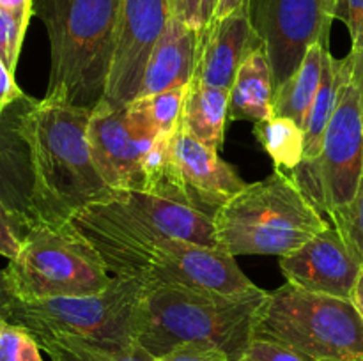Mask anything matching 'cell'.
<instances>
[{"mask_svg":"<svg viewBox=\"0 0 363 361\" xmlns=\"http://www.w3.org/2000/svg\"><path fill=\"white\" fill-rule=\"evenodd\" d=\"M69 222L101 255L112 276L138 280L144 285H184L229 296H252L264 290L247 278L233 255L222 250L151 236L91 205Z\"/></svg>","mask_w":363,"mask_h":361,"instance_id":"1","label":"cell"},{"mask_svg":"<svg viewBox=\"0 0 363 361\" xmlns=\"http://www.w3.org/2000/svg\"><path fill=\"white\" fill-rule=\"evenodd\" d=\"M91 113L60 99L28 96L25 103L20 127L30 151L39 222H69L78 211L113 193L92 159Z\"/></svg>","mask_w":363,"mask_h":361,"instance_id":"2","label":"cell"},{"mask_svg":"<svg viewBox=\"0 0 363 361\" xmlns=\"http://www.w3.org/2000/svg\"><path fill=\"white\" fill-rule=\"evenodd\" d=\"M268 290L229 296L184 285H145L137 310L135 340L155 357L183 343L218 347L230 361L254 340Z\"/></svg>","mask_w":363,"mask_h":361,"instance_id":"3","label":"cell"},{"mask_svg":"<svg viewBox=\"0 0 363 361\" xmlns=\"http://www.w3.org/2000/svg\"><path fill=\"white\" fill-rule=\"evenodd\" d=\"M121 0H34L50 41L45 98L94 110L105 98Z\"/></svg>","mask_w":363,"mask_h":361,"instance_id":"4","label":"cell"},{"mask_svg":"<svg viewBox=\"0 0 363 361\" xmlns=\"http://www.w3.org/2000/svg\"><path fill=\"white\" fill-rule=\"evenodd\" d=\"M216 237L225 253L289 255L332 223L308 200L291 173L247 184L213 214Z\"/></svg>","mask_w":363,"mask_h":361,"instance_id":"5","label":"cell"},{"mask_svg":"<svg viewBox=\"0 0 363 361\" xmlns=\"http://www.w3.org/2000/svg\"><path fill=\"white\" fill-rule=\"evenodd\" d=\"M254 336L282 343L305 361H363V319L351 299L289 282L268 290Z\"/></svg>","mask_w":363,"mask_h":361,"instance_id":"6","label":"cell"},{"mask_svg":"<svg viewBox=\"0 0 363 361\" xmlns=\"http://www.w3.org/2000/svg\"><path fill=\"white\" fill-rule=\"evenodd\" d=\"M18 299L82 297L112 283L101 255L71 222H41L21 239L20 251L6 268Z\"/></svg>","mask_w":363,"mask_h":361,"instance_id":"7","label":"cell"},{"mask_svg":"<svg viewBox=\"0 0 363 361\" xmlns=\"http://www.w3.org/2000/svg\"><path fill=\"white\" fill-rule=\"evenodd\" d=\"M144 287L138 280L113 276L108 289L92 296L16 299L9 322L35 340L69 336L124 349L137 343L135 324Z\"/></svg>","mask_w":363,"mask_h":361,"instance_id":"8","label":"cell"},{"mask_svg":"<svg viewBox=\"0 0 363 361\" xmlns=\"http://www.w3.org/2000/svg\"><path fill=\"white\" fill-rule=\"evenodd\" d=\"M363 173V112L353 80L342 85L335 112L325 131L321 154L301 163L291 176L325 218L346 207L357 195Z\"/></svg>","mask_w":363,"mask_h":361,"instance_id":"9","label":"cell"},{"mask_svg":"<svg viewBox=\"0 0 363 361\" xmlns=\"http://www.w3.org/2000/svg\"><path fill=\"white\" fill-rule=\"evenodd\" d=\"M335 0H248L252 27L266 48L275 92L315 42H328Z\"/></svg>","mask_w":363,"mask_h":361,"instance_id":"10","label":"cell"},{"mask_svg":"<svg viewBox=\"0 0 363 361\" xmlns=\"http://www.w3.org/2000/svg\"><path fill=\"white\" fill-rule=\"evenodd\" d=\"M247 186L218 151L177 127L170 137L163 193L167 198L215 214L220 205Z\"/></svg>","mask_w":363,"mask_h":361,"instance_id":"11","label":"cell"},{"mask_svg":"<svg viewBox=\"0 0 363 361\" xmlns=\"http://www.w3.org/2000/svg\"><path fill=\"white\" fill-rule=\"evenodd\" d=\"M170 18L169 0H121L116 48L101 101L126 106L137 98L151 50Z\"/></svg>","mask_w":363,"mask_h":361,"instance_id":"12","label":"cell"},{"mask_svg":"<svg viewBox=\"0 0 363 361\" xmlns=\"http://www.w3.org/2000/svg\"><path fill=\"white\" fill-rule=\"evenodd\" d=\"M91 207L151 236L172 237L222 250L213 216L183 202L145 191H113L105 200L91 204Z\"/></svg>","mask_w":363,"mask_h":361,"instance_id":"13","label":"cell"},{"mask_svg":"<svg viewBox=\"0 0 363 361\" xmlns=\"http://www.w3.org/2000/svg\"><path fill=\"white\" fill-rule=\"evenodd\" d=\"M156 138L135 133L126 106L99 101L89 120L92 159L113 191H145V159Z\"/></svg>","mask_w":363,"mask_h":361,"instance_id":"14","label":"cell"},{"mask_svg":"<svg viewBox=\"0 0 363 361\" xmlns=\"http://www.w3.org/2000/svg\"><path fill=\"white\" fill-rule=\"evenodd\" d=\"M363 262L333 225L296 251L280 257V269L289 283L315 294L350 299Z\"/></svg>","mask_w":363,"mask_h":361,"instance_id":"15","label":"cell"},{"mask_svg":"<svg viewBox=\"0 0 363 361\" xmlns=\"http://www.w3.org/2000/svg\"><path fill=\"white\" fill-rule=\"evenodd\" d=\"M28 96L11 105L0 117V204L21 236L39 222L34 204V172L30 151L20 127Z\"/></svg>","mask_w":363,"mask_h":361,"instance_id":"16","label":"cell"},{"mask_svg":"<svg viewBox=\"0 0 363 361\" xmlns=\"http://www.w3.org/2000/svg\"><path fill=\"white\" fill-rule=\"evenodd\" d=\"M259 45L247 0L229 16L213 18L199 30L194 80L229 91L241 62Z\"/></svg>","mask_w":363,"mask_h":361,"instance_id":"17","label":"cell"},{"mask_svg":"<svg viewBox=\"0 0 363 361\" xmlns=\"http://www.w3.org/2000/svg\"><path fill=\"white\" fill-rule=\"evenodd\" d=\"M199 30L201 28L190 27L177 18H170L155 48L151 50L137 98L184 87L194 80Z\"/></svg>","mask_w":363,"mask_h":361,"instance_id":"18","label":"cell"},{"mask_svg":"<svg viewBox=\"0 0 363 361\" xmlns=\"http://www.w3.org/2000/svg\"><path fill=\"white\" fill-rule=\"evenodd\" d=\"M273 73L264 45L252 50L241 62L229 88V120H261L273 117Z\"/></svg>","mask_w":363,"mask_h":361,"instance_id":"19","label":"cell"},{"mask_svg":"<svg viewBox=\"0 0 363 361\" xmlns=\"http://www.w3.org/2000/svg\"><path fill=\"white\" fill-rule=\"evenodd\" d=\"M229 91L191 80L186 88L179 127L208 147L220 151L229 122Z\"/></svg>","mask_w":363,"mask_h":361,"instance_id":"20","label":"cell"},{"mask_svg":"<svg viewBox=\"0 0 363 361\" xmlns=\"http://www.w3.org/2000/svg\"><path fill=\"white\" fill-rule=\"evenodd\" d=\"M351 74H353V60L350 53L344 59H335L328 50L325 55L321 84H319L318 94L312 103L303 130V163L315 161L321 154L323 138L335 112L340 88L350 80Z\"/></svg>","mask_w":363,"mask_h":361,"instance_id":"21","label":"cell"},{"mask_svg":"<svg viewBox=\"0 0 363 361\" xmlns=\"http://www.w3.org/2000/svg\"><path fill=\"white\" fill-rule=\"evenodd\" d=\"M330 50L328 42H315L305 53L296 73L275 92L273 113L294 120L305 130L308 112L318 94L325 66V55Z\"/></svg>","mask_w":363,"mask_h":361,"instance_id":"22","label":"cell"},{"mask_svg":"<svg viewBox=\"0 0 363 361\" xmlns=\"http://www.w3.org/2000/svg\"><path fill=\"white\" fill-rule=\"evenodd\" d=\"M186 88L188 85L169 88L158 94L137 98L126 105L128 120L135 133L145 138L176 133L181 122Z\"/></svg>","mask_w":363,"mask_h":361,"instance_id":"23","label":"cell"},{"mask_svg":"<svg viewBox=\"0 0 363 361\" xmlns=\"http://www.w3.org/2000/svg\"><path fill=\"white\" fill-rule=\"evenodd\" d=\"M254 134L275 163V170L293 173L303 163V130L287 117L273 115L254 124Z\"/></svg>","mask_w":363,"mask_h":361,"instance_id":"24","label":"cell"},{"mask_svg":"<svg viewBox=\"0 0 363 361\" xmlns=\"http://www.w3.org/2000/svg\"><path fill=\"white\" fill-rule=\"evenodd\" d=\"M39 347L48 354L52 361H155L142 345L135 343L131 347H106L99 343L87 342L69 336L38 340Z\"/></svg>","mask_w":363,"mask_h":361,"instance_id":"25","label":"cell"},{"mask_svg":"<svg viewBox=\"0 0 363 361\" xmlns=\"http://www.w3.org/2000/svg\"><path fill=\"white\" fill-rule=\"evenodd\" d=\"M328 219L363 262V173L353 200L346 207L333 212Z\"/></svg>","mask_w":363,"mask_h":361,"instance_id":"26","label":"cell"},{"mask_svg":"<svg viewBox=\"0 0 363 361\" xmlns=\"http://www.w3.org/2000/svg\"><path fill=\"white\" fill-rule=\"evenodd\" d=\"M41 350L25 328L11 322L0 326V361H43Z\"/></svg>","mask_w":363,"mask_h":361,"instance_id":"27","label":"cell"},{"mask_svg":"<svg viewBox=\"0 0 363 361\" xmlns=\"http://www.w3.org/2000/svg\"><path fill=\"white\" fill-rule=\"evenodd\" d=\"M25 32L27 28L21 27L9 14L0 11V59L13 74L16 71L18 59H20Z\"/></svg>","mask_w":363,"mask_h":361,"instance_id":"28","label":"cell"},{"mask_svg":"<svg viewBox=\"0 0 363 361\" xmlns=\"http://www.w3.org/2000/svg\"><path fill=\"white\" fill-rule=\"evenodd\" d=\"M236 361H305L300 354L291 350L289 347L268 338L254 336L247 349L243 350Z\"/></svg>","mask_w":363,"mask_h":361,"instance_id":"29","label":"cell"},{"mask_svg":"<svg viewBox=\"0 0 363 361\" xmlns=\"http://www.w3.org/2000/svg\"><path fill=\"white\" fill-rule=\"evenodd\" d=\"M335 20L342 21L350 30L351 52L363 50V0H335Z\"/></svg>","mask_w":363,"mask_h":361,"instance_id":"30","label":"cell"},{"mask_svg":"<svg viewBox=\"0 0 363 361\" xmlns=\"http://www.w3.org/2000/svg\"><path fill=\"white\" fill-rule=\"evenodd\" d=\"M155 361H230V357L218 347L183 343V345L174 347L163 356H158Z\"/></svg>","mask_w":363,"mask_h":361,"instance_id":"31","label":"cell"},{"mask_svg":"<svg viewBox=\"0 0 363 361\" xmlns=\"http://www.w3.org/2000/svg\"><path fill=\"white\" fill-rule=\"evenodd\" d=\"M21 239H23V236L16 229L4 205L0 204V255L6 257L7 260H13L20 251Z\"/></svg>","mask_w":363,"mask_h":361,"instance_id":"32","label":"cell"},{"mask_svg":"<svg viewBox=\"0 0 363 361\" xmlns=\"http://www.w3.org/2000/svg\"><path fill=\"white\" fill-rule=\"evenodd\" d=\"M25 92L18 87L14 74L7 69L4 60L0 59V117L6 113V110L16 101H20Z\"/></svg>","mask_w":363,"mask_h":361,"instance_id":"33","label":"cell"},{"mask_svg":"<svg viewBox=\"0 0 363 361\" xmlns=\"http://www.w3.org/2000/svg\"><path fill=\"white\" fill-rule=\"evenodd\" d=\"M201 2L202 0H169L170 14H172V18L184 21L190 27L202 28Z\"/></svg>","mask_w":363,"mask_h":361,"instance_id":"34","label":"cell"},{"mask_svg":"<svg viewBox=\"0 0 363 361\" xmlns=\"http://www.w3.org/2000/svg\"><path fill=\"white\" fill-rule=\"evenodd\" d=\"M32 2L34 0H0V11L9 14L21 27L27 28L32 16Z\"/></svg>","mask_w":363,"mask_h":361,"instance_id":"35","label":"cell"},{"mask_svg":"<svg viewBox=\"0 0 363 361\" xmlns=\"http://www.w3.org/2000/svg\"><path fill=\"white\" fill-rule=\"evenodd\" d=\"M16 294H14L13 287H11L9 276H7L6 269H0V326L4 322H9L11 310L16 301Z\"/></svg>","mask_w":363,"mask_h":361,"instance_id":"36","label":"cell"},{"mask_svg":"<svg viewBox=\"0 0 363 361\" xmlns=\"http://www.w3.org/2000/svg\"><path fill=\"white\" fill-rule=\"evenodd\" d=\"M351 60H353V80L357 84L358 92H360L362 112H363V50L362 52H350Z\"/></svg>","mask_w":363,"mask_h":361,"instance_id":"37","label":"cell"},{"mask_svg":"<svg viewBox=\"0 0 363 361\" xmlns=\"http://www.w3.org/2000/svg\"><path fill=\"white\" fill-rule=\"evenodd\" d=\"M245 4H247V0H218V4H216V9H215V14H213V18H225L229 16L230 13H234L236 9H240V7H243ZM211 18V20H213Z\"/></svg>","mask_w":363,"mask_h":361,"instance_id":"38","label":"cell"},{"mask_svg":"<svg viewBox=\"0 0 363 361\" xmlns=\"http://www.w3.org/2000/svg\"><path fill=\"white\" fill-rule=\"evenodd\" d=\"M351 303L354 304V308L358 310V314H360V317L363 319V264L360 268V273H358V278L357 282H354V287H353V292H351Z\"/></svg>","mask_w":363,"mask_h":361,"instance_id":"39","label":"cell"},{"mask_svg":"<svg viewBox=\"0 0 363 361\" xmlns=\"http://www.w3.org/2000/svg\"><path fill=\"white\" fill-rule=\"evenodd\" d=\"M216 4H218V0H202V2H201V23H202V27H204L206 23H209V20L213 18V14H215V9H216Z\"/></svg>","mask_w":363,"mask_h":361,"instance_id":"40","label":"cell"}]
</instances>
